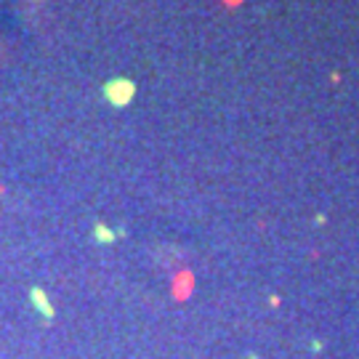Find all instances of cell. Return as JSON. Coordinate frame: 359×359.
<instances>
[{"mask_svg": "<svg viewBox=\"0 0 359 359\" xmlns=\"http://www.w3.org/2000/svg\"><path fill=\"white\" fill-rule=\"evenodd\" d=\"M32 304L40 309V314L45 317V319H51L53 317V309H51V304L45 301V293L43 290H32Z\"/></svg>", "mask_w": 359, "mask_h": 359, "instance_id": "obj_1", "label": "cell"}]
</instances>
